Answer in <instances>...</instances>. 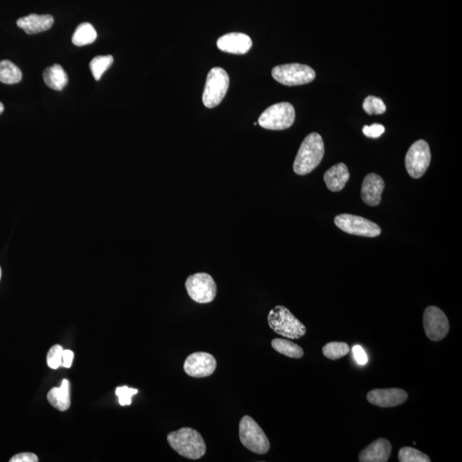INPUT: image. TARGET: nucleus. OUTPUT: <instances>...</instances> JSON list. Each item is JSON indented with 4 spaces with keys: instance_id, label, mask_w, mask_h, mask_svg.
Wrapping results in <instances>:
<instances>
[{
    "instance_id": "obj_8",
    "label": "nucleus",
    "mask_w": 462,
    "mask_h": 462,
    "mask_svg": "<svg viewBox=\"0 0 462 462\" xmlns=\"http://www.w3.org/2000/svg\"><path fill=\"white\" fill-rule=\"evenodd\" d=\"M188 296L194 302L206 304L213 302L218 292L214 279L205 272L188 276L185 283Z\"/></svg>"
},
{
    "instance_id": "obj_18",
    "label": "nucleus",
    "mask_w": 462,
    "mask_h": 462,
    "mask_svg": "<svg viewBox=\"0 0 462 462\" xmlns=\"http://www.w3.org/2000/svg\"><path fill=\"white\" fill-rule=\"evenodd\" d=\"M349 177L348 167L344 163H339L331 167L324 173V181L329 190L339 192L344 190Z\"/></svg>"
},
{
    "instance_id": "obj_20",
    "label": "nucleus",
    "mask_w": 462,
    "mask_h": 462,
    "mask_svg": "<svg viewBox=\"0 0 462 462\" xmlns=\"http://www.w3.org/2000/svg\"><path fill=\"white\" fill-rule=\"evenodd\" d=\"M43 79L50 89L61 91L68 83V76L61 65H54L45 69Z\"/></svg>"
},
{
    "instance_id": "obj_1",
    "label": "nucleus",
    "mask_w": 462,
    "mask_h": 462,
    "mask_svg": "<svg viewBox=\"0 0 462 462\" xmlns=\"http://www.w3.org/2000/svg\"><path fill=\"white\" fill-rule=\"evenodd\" d=\"M167 441L176 452L187 459H201L206 452V443L201 434L190 427H184L168 434Z\"/></svg>"
},
{
    "instance_id": "obj_19",
    "label": "nucleus",
    "mask_w": 462,
    "mask_h": 462,
    "mask_svg": "<svg viewBox=\"0 0 462 462\" xmlns=\"http://www.w3.org/2000/svg\"><path fill=\"white\" fill-rule=\"evenodd\" d=\"M47 400L52 407L58 409L59 411L68 410L71 407L69 381L64 380L60 387L52 388L47 395Z\"/></svg>"
},
{
    "instance_id": "obj_31",
    "label": "nucleus",
    "mask_w": 462,
    "mask_h": 462,
    "mask_svg": "<svg viewBox=\"0 0 462 462\" xmlns=\"http://www.w3.org/2000/svg\"><path fill=\"white\" fill-rule=\"evenodd\" d=\"M10 462H37L38 461L36 454L33 453H21L16 454L15 456H13L12 459L10 460Z\"/></svg>"
},
{
    "instance_id": "obj_26",
    "label": "nucleus",
    "mask_w": 462,
    "mask_h": 462,
    "mask_svg": "<svg viewBox=\"0 0 462 462\" xmlns=\"http://www.w3.org/2000/svg\"><path fill=\"white\" fill-rule=\"evenodd\" d=\"M401 462H430V457L425 453L411 447L402 448L398 454Z\"/></svg>"
},
{
    "instance_id": "obj_2",
    "label": "nucleus",
    "mask_w": 462,
    "mask_h": 462,
    "mask_svg": "<svg viewBox=\"0 0 462 462\" xmlns=\"http://www.w3.org/2000/svg\"><path fill=\"white\" fill-rule=\"evenodd\" d=\"M324 155L323 139L318 133H311L300 145L293 169L300 176H305L320 166Z\"/></svg>"
},
{
    "instance_id": "obj_5",
    "label": "nucleus",
    "mask_w": 462,
    "mask_h": 462,
    "mask_svg": "<svg viewBox=\"0 0 462 462\" xmlns=\"http://www.w3.org/2000/svg\"><path fill=\"white\" fill-rule=\"evenodd\" d=\"M230 86V76L225 69L220 67L212 68L206 78L202 101L208 108H214L222 102Z\"/></svg>"
},
{
    "instance_id": "obj_16",
    "label": "nucleus",
    "mask_w": 462,
    "mask_h": 462,
    "mask_svg": "<svg viewBox=\"0 0 462 462\" xmlns=\"http://www.w3.org/2000/svg\"><path fill=\"white\" fill-rule=\"evenodd\" d=\"M391 450V443L387 439H377L360 452L359 461L360 462H386L390 459Z\"/></svg>"
},
{
    "instance_id": "obj_29",
    "label": "nucleus",
    "mask_w": 462,
    "mask_h": 462,
    "mask_svg": "<svg viewBox=\"0 0 462 462\" xmlns=\"http://www.w3.org/2000/svg\"><path fill=\"white\" fill-rule=\"evenodd\" d=\"M138 393V390H136V388H129L128 386L118 387L117 388V390H116V395H118L119 404L121 406L131 405L133 395Z\"/></svg>"
},
{
    "instance_id": "obj_17",
    "label": "nucleus",
    "mask_w": 462,
    "mask_h": 462,
    "mask_svg": "<svg viewBox=\"0 0 462 462\" xmlns=\"http://www.w3.org/2000/svg\"><path fill=\"white\" fill-rule=\"evenodd\" d=\"M54 23V17L51 15L31 14V15L21 17L17 20L16 24L28 34H36L51 29Z\"/></svg>"
},
{
    "instance_id": "obj_35",
    "label": "nucleus",
    "mask_w": 462,
    "mask_h": 462,
    "mask_svg": "<svg viewBox=\"0 0 462 462\" xmlns=\"http://www.w3.org/2000/svg\"><path fill=\"white\" fill-rule=\"evenodd\" d=\"M2 271L1 267H0V279H1Z\"/></svg>"
},
{
    "instance_id": "obj_34",
    "label": "nucleus",
    "mask_w": 462,
    "mask_h": 462,
    "mask_svg": "<svg viewBox=\"0 0 462 462\" xmlns=\"http://www.w3.org/2000/svg\"><path fill=\"white\" fill-rule=\"evenodd\" d=\"M3 110H5V107H3V104L0 102V114L3 113Z\"/></svg>"
},
{
    "instance_id": "obj_9",
    "label": "nucleus",
    "mask_w": 462,
    "mask_h": 462,
    "mask_svg": "<svg viewBox=\"0 0 462 462\" xmlns=\"http://www.w3.org/2000/svg\"><path fill=\"white\" fill-rule=\"evenodd\" d=\"M432 154L428 143L419 140L409 148L405 157V166L409 176L415 179L423 177L428 169Z\"/></svg>"
},
{
    "instance_id": "obj_22",
    "label": "nucleus",
    "mask_w": 462,
    "mask_h": 462,
    "mask_svg": "<svg viewBox=\"0 0 462 462\" xmlns=\"http://www.w3.org/2000/svg\"><path fill=\"white\" fill-rule=\"evenodd\" d=\"M97 38V32L92 24L83 23L76 28L72 36L73 44L77 47H83L92 44Z\"/></svg>"
},
{
    "instance_id": "obj_30",
    "label": "nucleus",
    "mask_w": 462,
    "mask_h": 462,
    "mask_svg": "<svg viewBox=\"0 0 462 462\" xmlns=\"http://www.w3.org/2000/svg\"><path fill=\"white\" fill-rule=\"evenodd\" d=\"M362 131L366 138L377 139L384 134L385 128L382 124H373L370 126H364Z\"/></svg>"
},
{
    "instance_id": "obj_6",
    "label": "nucleus",
    "mask_w": 462,
    "mask_h": 462,
    "mask_svg": "<svg viewBox=\"0 0 462 462\" xmlns=\"http://www.w3.org/2000/svg\"><path fill=\"white\" fill-rule=\"evenodd\" d=\"M295 119V108L289 102H282L268 107L258 118V124L270 131H283L292 127Z\"/></svg>"
},
{
    "instance_id": "obj_28",
    "label": "nucleus",
    "mask_w": 462,
    "mask_h": 462,
    "mask_svg": "<svg viewBox=\"0 0 462 462\" xmlns=\"http://www.w3.org/2000/svg\"><path fill=\"white\" fill-rule=\"evenodd\" d=\"M63 352L64 349L60 345H54L49 350L47 362L50 368L56 370L62 366Z\"/></svg>"
},
{
    "instance_id": "obj_25",
    "label": "nucleus",
    "mask_w": 462,
    "mask_h": 462,
    "mask_svg": "<svg viewBox=\"0 0 462 462\" xmlns=\"http://www.w3.org/2000/svg\"><path fill=\"white\" fill-rule=\"evenodd\" d=\"M349 353V346L346 342H331L323 346L324 355L332 360L341 359Z\"/></svg>"
},
{
    "instance_id": "obj_21",
    "label": "nucleus",
    "mask_w": 462,
    "mask_h": 462,
    "mask_svg": "<svg viewBox=\"0 0 462 462\" xmlns=\"http://www.w3.org/2000/svg\"><path fill=\"white\" fill-rule=\"evenodd\" d=\"M272 346L276 352L293 359H300L304 355L302 346L287 339L275 338L272 341Z\"/></svg>"
},
{
    "instance_id": "obj_32",
    "label": "nucleus",
    "mask_w": 462,
    "mask_h": 462,
    "mask_svg": "<svg viewBox=\"0 0 462 462\" xmlns=\"http://www.w3.org/2000/svg\"><path fill=\"white\" fill-rule=\"evenodd\" d=\"M353 352L356 362H358L360 365H365V364L368 362V358H367L366 353L365 351H364L362 346L359 345L353 346Z\"/></svg>"
},
{
    "instance_id": "obj_14",
    "label": "nucleus",
    "mask_w": 462,
    "mask_h": 462,
    "mask_svg": "<svg viewBox=\"0 0 462 462\" xmlns=\"http://www.w3.org/2000/svg\"><path fill=\"white\" fill-rule=\"evenodd\" d=\"M219 50L232 54H246L253 45L251 38L243 33H230L217 41Z\"/></svg>"
},
{
    "instance_id": "obj_10",
    "label": "nucleus",
    "mask_w": 462,
    "mask_h": 462,
    "mask_svg": "<svg viewBox=\"0 0 462 462\" xmlns=\"http://www.w3.org/2000/svg\"><path fill=\"white\" fill-rule=\"evenodd\" d=\"M339 229L349 234L366 237L380 236L381 228L377 223L362 217L352 214H340L334 219Z\"/></svg>"
},
{
    "instance_id": "obj_11",
    "label": "nucleus",
    "mask_w": 462,
    "mask_h": 462,
    "mask_svg": "<svg viewBox=\"0 0 462 462\" xmlns=\"http://www.w3.org/2000/svg\"><path fill=\"white\" fill-rule=\"evenodd\" d=\"M423 324L427 338L430 341L443 340L449 333V320L439 307L430 306L426 308L423 315Z\"/></svg>"
},
{
    "instance_id": "obj_24",
    "label": "nucleus",
    "mask_w": 462,
    "mask_h": 462,
    "mask_svg": "<svg viewBox=\"0 0 462 462\" xmlns=\"http://www.w3.org/2000/svg\"><path fill=\"white\" fill-rule=\"evenodd\" d=\"M114 58L111 55L97 56L90 62L89 67L94 79L100 80L101 76L113 65Z\"/></svg>"
},
{
    "instance_id": "obj_23",
    "label": "nucleus",
    "mask_w": 462,
    "mask_h": 462,
    "mask_svg": "<svg viewBox=\"0 0 462 462\" xmlns=\"http://www.w3.org/2000/svg\"><path fill=\"white\" fill-rule=\"evenodd\" d=\"M22 72L12 62L9 60L0 62V82L6 84H16L22 80Z\"/></svg>"
},
{
    "instance_id": "obj_27",
    "label": "nucleus",
    "mask_w": 462,
    "mask_h": 462,
    "mask_svg": "<svg viewBox=\"0 0 462 462\" xmlns=\"http://www.w3.org/2000/svg\"><path fill=\"white\" fill-rule=\"evenodd\" d=\"M363 109L368 115H381L386 111V106L380 98L370 96L363 102Z\"/></svg>"
},
{
    "instance_id": "obj_7",
    "label": "nucleus",
    "mask_w": 462,
    "mask_h": 462,
    "mask_svg": "<svg viewBox=\"0 0 462 462\" xmlns=\"http://www.w3.org/2000/svg\"><path fill=\"white\" fill-rule=\"evenodd\" d=\"M272 76L283 85L292 87L304 85L313 82L316 73L310 66L300 64H288L276 66Z\"/></svg>"
},
{
    "instance_id": "obj_4",
    "label": "nucleus",
    "mask_w": 462,
    "mask_h": 462,
    "mask_svg": "<svg viewBox=\"0 0 462 462\" xmlns=\"http://www.w3.org/2000/svg\"><path fill=\"white\" fill-rule=\"evenodd\" d=\"M239 437L243 446L255 454H267L271 447L264 430L253 418L248 415L243 416L241 419Z\"/></svg>"
},
{
    "instance_id": "obj_3",
    "label": "nucleus",
    "mask_w": 462,
    "mask_h": 462,
    "mask_svg": "<svg viewBox=\"0 0 462 462\" xmlns=\"http://www.w3.org/2000/svg\"><path fill=\"white\" fill-rule=\"evenodd\" d=\"M270 328L276 334L289 339H300L307 333V328L288 308L276 306L268 314Z\"/></svg>"
},
{
    "instance_id": "obj_33",
    "label": "nucleus",
    "mask_w": 462,
    "mask_h": 462,
    "mask_svg": "<svg viewBox=\"0 0 462 462\" xmlns=\"http://www.w3.org/2000/svg\"><path fill=\"white\" fill-rule=\"evenodd\" d=\"M73 360H74V353L72 350L64 349L62 357V366L69 368L72 365Z\"/></svg>"
},
{
    "instance_id": "obj_15",
    "label": "nucleus",
    "mask_w": 462,
    "mask_h": 462,
    "mask_svg": "<svg viewBox=\"0 0 462 462\" xmlns=\"http://www.w3.org/2000/svg\"><path fill=\"white\" fill-rule=\"evenodd\" d=\"M385 187L384 182L380 175L370 173L363 181L362 198L366 205L379 206L382 199V192Z\"/></svg>"
},
{
    "instance_id": "obj_13",
    "label": "nucleus",
    "mask_w": 462,
    "mask_h": 462,
    "mask_svg": "<svg viewBox=\"0 0 462 462\" xmlns=\"http://www.w3.org/2000/svg\"><path fill=\"white\" fill-rule=\"evenodd\" d=\"M408 393L402 388H376L367 394V401L380 408H393L408 400Z\"/></svg>"
},
{
    "instance_id": "obj_12",
    "label": "nucleus",
    "mask_w": 462,
    "mask_h": 462,
    "mask_svg": "<svg viewBox=\"0 0 462 462\" xmlns=\"http://www.w3.org/2000/svg\"><path fill=\"white\" fill-rule=\"evenodd\" d=\"M217 368V360L211 353L206 352L192 353L187 357L184 364V372L192 377L211 376Z\"/></svg>"
}]
</instances>
